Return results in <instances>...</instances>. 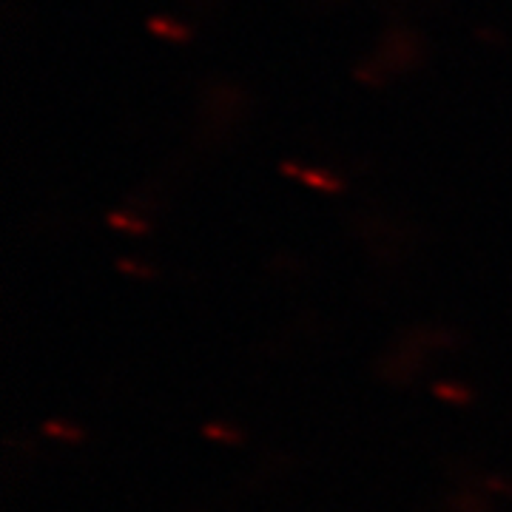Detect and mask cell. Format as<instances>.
Returning a JSON list of instances; mask_svg holds the SVG:
<instances>
[{
	"label": "cell",
	"mask_w": 512,
	"mask_h": 512,
	"mask_svg": "<svg viewBox=\"0 0 512 512\" xmlns=\"http://www.w3.org/2000/svg\"><path fill=\"white\" fill-rule=\"evenodd\" d=\"M279 171H282L285 177L299 179L302 185L316 188V191H325V194H339L342 188H344V182H342L336 174H330V171H325V168H310V166H302V163H290V159L279 166Z\"/></svg>",
	"instance_id": "6da1fadb"
},
{
	"label": "cell",
	"mask_w": 512,
	"mask_h": 512,
	"mask_svg": "<svg viewBox=\"0 0 512 512\" xmlns=\"http://www.w3.org/2000/svg\"><path fill=\"white\" fill-rule=\"evenodd\" d=\"M356 77L362 80V83H367V86H379V83H382V74L376 71L373 66H362V69L356 71Z\"/></svg>",
	"instance_id": "ba28073f"
},
{
	"label": "cell",
	"mask_w": 512,
	"mask_h": 512,
	"mask_svg": "<svg viewBox=\"0 0 512 512\" xmlns=\"http://www.w3.org/2000/svg\"><path fill=\"white\" fill-rule=\"evenodd\" d=\"M117 267L128 276H140V279H151L154 276V267L151 265H143L140 259H120Z\"/></svg>",
	"instance_id": "8992f818"
},
{
	"label": "cell",
	"mask_w": 512,
	"mask_h": 512,
	"mask_svg": "<svg viewBox=\"0 0 512 512\" xmlns=\"http://www.w3.org/2000/svg\"><path fill=\"white\" fill-rule=\"evenodd\" d=\"M46 433L55 436V439H63V441H80L83 439V430H77L71 424H60V421H46Z\"/></svg>",
	"instance_id": "5b68a950"
},
{
	"label": "cell",
	"mask_w": 512,
	"mask_h": 512,
	"mask_svg": "<svg viewBox=\"0 0 512 512\" xmlns=\"http://www.w3.org/2000/svg\"><path fill=\"white\" fill-rule=\"evenodd\" d=\"M202 433L208 436V439H217V441H228V444H239V433L236 430H231V427H220V424H208Z\"/></svg>",
	"instance_id": "52a82bcc"
},
{
	"label": "cell",
	"mask_w": 512,
	"mask_h": 512,
	"mask_svg": "<svg viewBox=\"0 0 512 512\" xmlns=\"http://www.w3.org/2000/svg\"><path fill=\"white\" fill-rule=\"evenodd\" d=\"M109 225L117 228V231H125V233H148V222L143 217H134V213H123V211H112L109 213Z\"/></svg>",
	"instance_id": "3957f363"
},
{
	"label": "cell",
	"mask_w": 512,
	"mask_h": 512,
	"mask_svg": "<svg viewBox=\"0 0 512 512\" xmlns=\"http://www.w3.org/2000/svg\"><path fill=\"white\" fill-rule=\"evenodd\" d=\"M145 29H148L157 40L171 43V46H182V43L191 40V29H188L185 23L168 17V15H151L148 23H145Z\"/></svg>",
	"instance_id": "7a4b0ae2"
},
{
	"label": "cell",
	"mask_w": 512,
	"mask_h": 512,
	"mask_svg": "<svg viewBox=\"0 0 512 512\" xmlns=\"http://www.w3.org/2000/svg\"><path fill=\"white\" fill-rule=\"evenodd\" d=\"M433 393H436L439 398L450 401V404H470V401H473V393H470L467 387H461V385H450V382H439V385L433 387Z\"/></svg>",
	"instance_id": "277c9868"
}]
</instances>
